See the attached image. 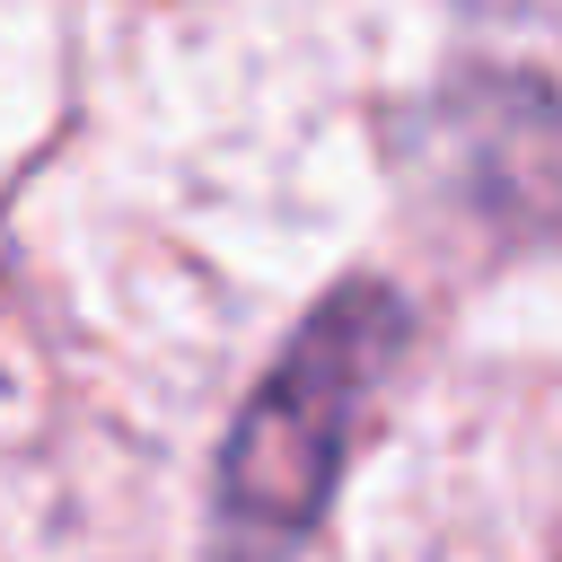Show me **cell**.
<instances>
[{
  "label": "cell",
  "mask_w": 562,
  "mask_h": 562,
  "mask_svg": "<svg viewBox=\"0 0 562 562\" xmlns=\"http://www.w3.org/2000/svg\"><path fill=\"white\" fill-rule=\"evenodd\" d=\"M404 351V299L395 290H334L281 369L255 386V404L228 430L220 457V562H290L307 527L334 501V474L351 457V430L369 395L386 386Z\"/></svg>",
  "instance_id": "6da1fadb"
},
{
  "label": "cell",
  "mask_w": 562,
  "mask_h": 562,
  "mask_svg": "<svg viewBox=\"0 0 562 562\" xmlns=\"http://www.w3.org/2000/svg\"><path fill=\"white\" fill-rule=\"evenodd\" d=\"M422 184L474 237H562V97L536 79H457L422 105Z\"/></svg>",
  "instance_id": "7a4b0ae2"
}]
</instances>
